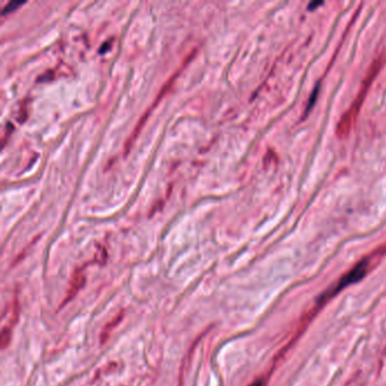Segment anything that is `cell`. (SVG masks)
Masks as SVG:
<instances>
[{
    "label": "cell",
    "instance_id": "cell-6",
    "mask_svg": "<svg viewBox=\"0 0 386 386\" xmlns=\"http://www.w3.org/2000/svg\"><path fill=\"white\" fill-rule=\"evenodd\" d=\"M313 92H314V95H312L311 99H309V103H308V105H307V111H309V110L312 109V105H314L315 99L317 97V94H318V86H316V89Z\"/></svg>",
    "mask_w": 386,
    "mask_h": 386
},
{
    "label": "cell",
    "instance_id": "cell-7",
    "mask_svg": "<svg viewBox=\"0 0 386 386\" xmlns=\"http://www.w3.org/2000/svg\"><path fill=\"white\" fill-rule=\"evenodd\" d=\"M111 42H112V40L105 42V43H103V47L100 49V50H99V52H100V53H105V52L106 51V49H108V44H109V45L111 44Z\"/></svg>",
    "mask_w": 386,
    "mask_h": 386
},
{
    "label": "cell",
    "instance_id": "cell-2",
    "mask_svg": "<svg viewBox=\"0 0 386 386\" xmlns=\"http://www.w3.org/2000/svg\"><path fill=\"white\" fill-rule=\"evenodd\" d=\"M85 281H86V278H85V274H84L83 271L82 270L76 271L75 274L72 275V278H71L70 288H68V290H67L66 298H65V300L63 301L61 306H65L67 303H70L72 298L77 295V292L83 288L84 284H85Z\"/></svg>",
    "mask_w": 386,
    "mask_h": 386
},
{
    "label": "cell",
    "instance_id": "cell-4",
    "mask_svg": "<svg viewBox=\"0 0 386 386\" xmlns=\"http://www.w3.org/2000/svg\"><path fill=\"white\" fill-rule=\"evenodd\" d=\"M11 339V331L9 327H3L1 332V348L6 349L7 346H9Z\"/></svg>",
    "mask_w": 386,
    "mask_h": 386
},
{
    "label": "cell",
    "instance_id": "cell-8",
    "mask_svg": "<svg viewBox=\"0 0 386 386\" xmlns=\"http://www.w3.org/2000/svg\"><path fill=\"white\" fill-rule=\"evenodd\" d=\"M320 5H323V2H320V1L311 2V3H309V6H308V9H309V10H312V9H315V7H317V6H320Z\"/></svg>",
    "mask_w": 386,
    "mask_h": 386
},
{
    "label": "cell",
    "instance_id": "cell-5",
    "mask_svg": "<svg viewBox=\"0 0 386 386\" xmlns=\"http://www.w3.org/2000/svg\"><path fill=\"white\" fill-rule=\"evenodd\" d=\"M25 1H10L7 3V5L3 7L2 9V15H7L11 13V11H14L15 9H17L18 7H21L22 5H24Z\"/></svg>",
    "mask_w": 386,
    "mask_h": 386
},
{
    "label": "cell",
    "instance_id": "cell-1",
    "mask_svg": "<svg viewBox=\"0 0 386 386\" xmlns=\"http://www.w3.org/2000/svg\"><path fill=\"white\" fill-rule=\"evenodd\" d=\"M367 267H368V263H367V261H362L359 263L357 266H354L349 273H347L345 277L341 279V281L338 283V286L335 288L334 292L339 291V290H342L343 288H346L347 285L354 283V282H357L360 280V279H362V277H364L367 272Z\"/></svg>",
    "mask_w": 386,
    "mask_h": 386
},
{
    "label": "cell",
    "instance_id": "cell-9",
    "mask_svg": "<svg viewBox=\"0 0 386 386\" xmlns=\"http://www.w3.org/2000/svg\"><path fill=\"white\" fill-rule=\"evenodd\" d=\"M250 386H263V383H262V381H256L255 383H253Z\"/></svg>",
    "mask_w": 386,
    "mask_h": 386
},
{
    "label": "cell",
    "instance_id": "cell-3",
    "mask_svg": "<svg viewBox=\"0 0 386 386\" xmlns=\"http://www.w3.org/2000/svg\"><path fill=\"white\" fill-rule=\"evenodd\" d=\"M122 317H124V314L121 313V314L117 315L113 319L110 320V322L106 324L105 327H103V331L101 333V343H105L106 340L109 339V336H110V334H111V332L114 330V327H116L118 324L121 322Z\"/></svg>",
    "mask_w": 386,
    "mask_h": 386
}]
</instances>
